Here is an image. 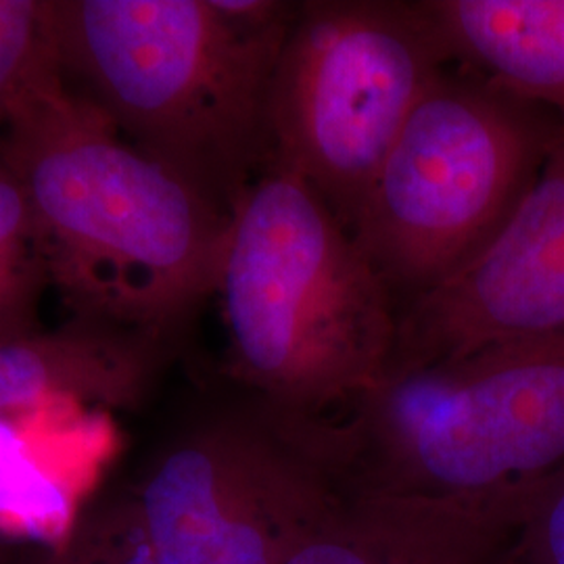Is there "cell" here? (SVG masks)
<instances>
[{
  "mask_svg": "<svg viewBox=\"0 0 564 564\" xmlns=\"http://www.w3.org/2000/svg\"><path fill=\"white\" fill-rule=\"evenodd\" d=\"M300 2L57 0L61 69L121 137L232 214L272 162L270 90Z\"/></svg>",
  "mask_w": 564,
  "mask_h": 564,
  "instance_id": "obj_2",
  "label": "cell"
},
{
  "mask_svg": "<svg viewBox=\"0 0 564 564\" xmlns=\"http://www.w3.org/2000/svg\"><path fill=\"white\" fill-rule=\"evenodd\" d=\"M558 128L554 111L456 61L426 88L351 230L400 310L502 232Z\"/></svg>",
  "mask_w": 564,
  "mask_h": 564,
  "instance_id": "obj_5",
  "label": "cell"
},
{
  "mask_svg": "<svg viewBox=\"0 0 564 564\" xmlns=\"http://www.w3.org/2000/svg\"><path fill=\"white\" fill-rule=\"evenodd\" d=\"M132 498L162 564H284L356 491L326 421L239 391L178 429Z\"/></svg>",
  "mask_w": 564,
  "mask_h": 564,
  "instance_id": "obj_6",
  "label": "cell"
},
{
  "mask_svg": "<svg viewBox=\"0 0 564 564\" xmlns=\"http://www.w3.org/2000/svg\"><path fill=\"white\" fill-rule=\"evenodd\" d=\"M556 328H564V120L502 232L463 272L400 310L384 381Z\"/></svg>",
  "mask_w": 564,
  "mask_h": 564,
  "instance_id": "obj_8",
  "label": "cell"
},
{
  "mask_svg": "<svg viewBox=\"0 0 564 564\" xmlns=\"http://www.w3.org/2000/svg\"><path fill=\"white\" fill-rule=\"evenodd\" d=\"M44 286L48 279L30 203L21 182L0 162V339L42 330Z\"/></svg>",
  "mask_w": 564,
  "mask_h": 564,
  "instance_id": "obj_13",
  "label": "cell"
},
{
  "mask_svg": "<svg viewBox=\"0 0 564 564\" xmlns=\"http://www.w3.org/2000/svg\"><path fill=\"white\" fill-rule=\"evenodd\" d=\"M216 295L226 375L300 421H335L383 383L400 307L323 199L268 165L230 214Z\"/></svg>",
  "mask_w": 564,
  "mask_h": 564,
  "instance_id": "obj_3",
  "label": "cell"
},
{
  "mask_svg": "<svg viewBox=\"0 0 564 564\" xmlns=\"http://www.w3.org/2000/svg\"><path fill=\"white\" fill-rule=\"evenodd\" d=\"M452 63L424 0L300 2L270 90V163L351 232L405 121Z\"/></svg>",
  "mask_w": 564,
  "mask_h": 564,
  "instance_id": "obj_7",
  "label": "cell"
},
{
  "mask_svg": "<svg viewBox=\"0 0 564 564\" xmlns=\"http://www.w3.org/2000/svg\"><path fill=\"white\" fill-rule=\"evenodd\" d=\"M523 510L356 496L284 564H514Z\"/></svg>",
  "mask_w": 564,
  "mask_h": 564,
  "instance_id": "obj_9",
  "label": "cell"
},
{
  "mask_svg": "<svg viewBox=\"0 0 564 564\" xmlns=\"http://www.w3.org/2000/svg\"><path fill=\"white\" fill-rule=\"evenodd\" d=\"M59 78L57 0H0V141L21 105Z\"/></svg>",
  "mask_w": 564,
  "mask_h": 564,
  "instance_id": "obj_12",
  "label": "cell"
},
{
  "mask_svg": "<svg viewBox=\"0 0 564 564\" xmlns=\"http://www.w3.org/2000/svg\"><path fill=\"white\" fill-rule=\"evenodd\" d=\"M326 423L356 496L523 506L564 468V328L387 379Z\"/></svg>",
  "mask_w": 564,
  "mask_h": 564,
  "instance_id": "obj_4",
  "label": "cell"
},
{
  "mask_svg": "<svg viewBox=\"0 0 564 564\" xmlns=\"http://www.w3.org/2000/svg\"><path fill=\"white\" fill-rule=\"evenodd\" d=\"M0 162L25 191L46 279L72 318L165 343L216 295L230 216L65 78L21 105Z\"/></svg>",
  "mask_w": 564,
  "mask_h": 564,
  "instance_id": "obj_1",
  "label": "cell"
},
{
  "mask_svg": "<svg viewBox=\"0 0 564 564\" xmlns=\"http://www.w3.org/2000/svg\"><path fill=\"white\" fill-rule=\"evenodd\" d=\"M452 59L564 120V0H424Z\"/></svg>",
  "mask_w": 564,
  "mask_h": 564,
  "instance_id": "obj_11",
  "label": "cell"
},
{
  "mask_svg": "<svg viewBox=\"0 0 564 564\" xmlns=\"http://www.w3.org/2000/svg\"><path fill=\"white\" fill-rule=\"evenodd\" d=\"M39 564H162L132 494L86 508Z\"/></svg>",
  "mask_w": 564,
  "mask_h": 564,
  "instance_id": "obj_14",
  "label": "cell"
},
{
  "mask_svg": "<svg viewBox=\"0 0 564 564\" xmlns=\"http://www.w3.org/2000/svg\"><path fill=\"white\" fill-rule=\"evenodd\" d=\"M514 564H564V468L524 498Z\"/></svg>",
  "mask_w": 564,
  "mask_h": 564,
  "instance_id": "obj_15",
  "label": "cell"
},
{
  "mask_svg": "<svg viewBox=\"0 0 564 564\" xmlns=\"http://www.w3.org/2000/svg\"><path fill=\"white\" fill-rule=\"evenodd\" d=\"M162 362L160 339L80 318L0 339V416L63 400L134 408Z\"/></svg>",
  "mask_w": 564,
  "mask_h": 564,
  "instance_id": "obj_10",
  "label": "cell"
}]
</instances>
